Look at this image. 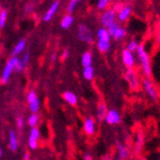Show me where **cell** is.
<instances>
[{
    "label": "cell",
    "mask_w": 160,
    "mask_h": 160,
    "mask_svg": "<svg viewBox=\"0 0 160 160\" xmlns=\"http://www.w3.org/2000/svg\"><path fill=\"white\" fill-rule=\"evenodd\" d=\"M105 121L110 126H115L119 125L120 121H121V115H120L119 111L115 109H109L108 110L107 115H106Z\"/></svg>",
    "instance_id": "obj_8"
},
{
    "label": "cell",
    "mask_w": 160,
    "mask_h": 160,
    "mask_svg": "<svg viewBox=\"0 0 160 160\" xmlns=\"http://www.w3.org/2000/svg\"><path fill=\"white\" fill-rule=\"evenodd\" d=\"M142 87H143V89H145L146 92H147V95L149 96L151 99L157 100V98H158L157 90H156V88L153 87L152 82H151L148 78H146V79L142 80Z\"/></svg>",
    "instance_id": "obj_10"
},
{
    "label": "cell",
    "mask_w": 160,
    "mask_h": 160,
    "mask_svg": "<svg viewBox=\"0 0 160 160\" xmlns=\"http://www.w3.org/2000/svg\"><path fill=\"white\" fill-rule=\"evenodd\" d=\"M29 59H30V55H29V52H26L25 55H23V57H22V59H20V61L25 65V67L27 66V63L29 62Z\"/></svg>",
    "instance_id": "obj_31"
},
{
    "label": "cell",
    "mask_w": 160,
    "mask_h": 160,
    "mask_svg": "<svg viewBox=\"0 0 160 160\" xmlns=\"http://www.w3.org/2000/svg\"><path fill=\"white\" fill-rule=\"evenodd\" d=\"M138 56V59H139L140 66H141V70H142L143 75L146 76L147 78H149L151 76V61H150V57L149 53L147 52V50L145 48V45L142 43H139L137 50H136Z\"/></svg>",
    "instance_id": "obj_1"
},
{
    "label": "cell",
    "mask_w": 160,
    "mask_h": 160,
    "mask_svg": "<svg viewBox=\"0 0 160 160\" xmlns=\"http://www.w3.org/2000/svg\"><path fill=\"white\" fill-rule=\"evenodd\" d=\"M125 80L127 81L131 90H137L139 88V78H138L137 72L133 69H127L125 73Z\"/></svg>",
    "instance_id": "obj_6"
},
{
    "label": "cell",
    "mask_w": 160,
    "mask_h": 160,
    "mask_svg": "<svg viewBox=\"0 0 160 160\" xmlns=\"http://www.w3.org/2000/svg\"><path fill=\"white\" fill-rule=\"evenodd\" d=\"M68 56H69V51H68V50H65V51H63V53H62V59H67L68 58Z\"/></svg>",
    "instance_id": "obj_35"
},
{
    "label": "cell",
    "mask_w": 160,
    "mask_h": 160,
    "mask_svg": "<svg viewBox=\"0 0 160 160\" xmlns=\"http://www.w3.org/2000/svg\"><path fill=\"white\" fill-rule=\"evenodd\" d=\"M116 160H121V159H119V158H118V159H116Z\"/></svg>",
    "instance_id": "obj_42"
},
{
    "label": "cell",
    "mask_w": 160,
    "mask_h": 160,
    "mask_svg": "<svg viewBox=\"0 0 160 160\" xmlns=\"http://www.w3.org/2000/svg\"><path fill=\"white\" fill-rule=\"evenodd\" d=\"M138 46H139V43H138V41L136 39H132L130 40V41H128L127 43V47H126V49L128 50V51H130V52H135L136 50H137Z\"/></svg>",
    "instance_id": "obj_24"
},
{
    "label": "cell",
    "mask_w": 160,
    "mask_h": 160,
    "mask_svg": "<svg viewBox=\"0 0 160 160\" xmlns=\"http://www.w3.org/2000/svg\"><path fill=\"white\" fill-rule=\"evenodd\" d=\"M110 5V0H98L97 1V8L99 10H103L105 11Z\"/></svg>",
    "instance_id": "obj_26"
},
{
    "label": "cell",
    "mask_w": 160,
    "mask_h": 160,
    "mask_svg": "<svg viewBox=\"0 0 160 160\" xmlns=\"http://www.w3.org/2000/svg\"><path fill=\"white\" fill-rule=\"evenodd\" d=\"M7 17H8V13L6 10H2L1 12H0V28H3L6 25V21H7Z\"/></svg>",
    "instance_id": "obj_27"
},
{
    "label": "cell",
    "mask_w": 160,
    "mask_h": 160,
    "mask_svg": "<svg viewBox=\"0 0 160 160\" xmlns=\"http://www.w3.org/2000/svg\"><path fill=\"white\" fill-rule=\"evenodd\" d=\"M103 160H111V159H110L108 156H105V157H103Z\"/></svg>",
    "instance_id": "obj_36"
},
{
    "label": "cell",
    "mask_w": 160,
    "mask_h": 160,
    "mask_svg": "<svg viewBox=\"0 0 160 160\" xmlns=\"http://www.w3.org/2000/svg\"><path fill=\"white\" fill-rule=\"evenodd\" d=\"M121 59H122V63L127 69H132L133 66L136 63V57L132 52L128 51L127 49H123L121 52Z\"/></svg>",
    "instance_id": "obj_7"
},
{
    "label": "cell",
    "mask_w": 160,
    "mask_h": 160,
    "mask_svg": "<svg viewBox=\"0 0 160 160\" xmlns=\"http://www.w3.org/2000/svg\"><path fill=\"white\" fill-rule=\"evenodd\" d=\"M39 107H40V101H39V99H38V98L33 100L32 102L29 103V110L33 113V115H36V113L38 112Z\"/></svg>",
    "instance_id": "obj_25"
},
{
    "label": "cell",
    "mask_w": 160,
    "mask_h": 160,
    "mask_svg": "<svg viewBox=\"0 0 160 160\" xmlns=\"http://www.w3.org/2000/svg\"><path fill=\"white\" fill-rule=\"evenodd\" d=\"M77 37L80 41H82L85 43H88V45H91L93 42V35L92 31L88 27L87 25H79L78 27V31H77Z\"/></svg>",
    "instance_id": "obj_3"
},
{
    "label": "cell",
    "mask_w": 160,
    "mask_h": 160,
    "mask_svg": "<svg viewBox=\"0 0 160 160\" xmlns=\"http://www.w3.org/2000/svg\"><path fill=\"white\" fill-rule=\"evenodd\" d=\"M107 30L108 32H109L110 37L112 38L113 40H116V41H120V40H122L127 36V30L123 27H120L118 25V22H116L115 25H112L110 28H108Z\"/></svg>",
    "instance_id": "obj_5"
},
{
    "label": "cell",
    "mask_w": 160,
    "mask_h": 160,
    "mask_svg": "<svg viewBox=\"0 0 160 160\" xmlns=\"http://www.w3.org/2000/svg\"><path fill=\"white\" fill-rule=\"evenodd\" d=\"M25 48H26V40L25 39L19 40L12 50V57H17L19 53H21L23 50H25Z\"/></svg>",
    "instance_id": "obj_19"
},
{
    "label": "cell",
    "mask_w": 160,
    "mask_h": 160,
    "mask_svg": "<svg viewBox=\"0 0 160 160\" xmlns=\"http://www.w3.org/2000/svg\"><path fill=\"white\" fill-rule=\"evenodd\" d=\"M157 27H158V30H159V31H160V21H159V22H158V26H157Z\"/></svg>",
    "instance_id": "obj_37"
},
{
    "label": "cell",
    "mask_w": 160,
    "mask_h": 160,
    "mask_svg": "<svg viewBox=\"0 0 160 160\" xmlns=\"http://www.w3.org/2000/svg\"><path fill=\"white\" fill-rule=\"evenodd\" d=\"M107 112H108V108H107V106H106V103H103V102L98 103L96 115H97V119L99 120V121H103V120H105Z\"/></svg>",
    "instance_id": "obj_14"
},
{
    "label": "cell",
    "mask_w": 160,
    "mask_h": 160,
    "mask_svg": "<svg viewBox=\"0 0 160 160\" xmlns=\"http://www.w3.org/2000/svg\"><path fill=\"white\" fill-rule=\"evenodd\" d=\"M37 95H36V92L33 91V90H31V91H29L28 92V95H27V101H28V103H30V102H32L33 100L35 99H37Z\"/></svg>",
    "instance_id": "obj_29"
},
{
    "label": "cell",
    "mask_w": 160,
    "mask_h": 160,
    "mask_svg": "<svg viewBox=\"0 0 160 160\" xmlns=\"http://www.w3.org/2000/svg\"><path fill=\"white\" fill-rule=\"evenodd\" d=\"M59 6H60V1H59V0H56L55 2H53L52 5L48 8V10L46 11L45 15H43V17H42L43 21H46V22H47V21H50V20L52 19V17L55 16V13L57 12V10H58V8H59Z\"/></svg>",
    "instance_id": "obj_12"
},
{
    "label": "cell",
    "mask_w": 160,
    "mask_h": 160,
    "mask_svg": "<svg viewBox=\"0 0 160 160\" xmlns=\"http://www.w3.org/2000/svg\"><path fill=\"white\" fill-rule=\"evenodd\" d=\"M18 61H19V59H18L17 57H11L8 60L5 68H3V70H2V73H1V82L6 83L8 80H9L10 76H11L12 71L15 70L16 66H17Z\"/></svg>",
    "instance_id": "obj_4"
},
{
    "label": "cell",
    "mask_w": 160,
    "mask_h": 160,
    "mask_svg": "<svg viewBox=\"0 0 160 160\" xmlns=\"http://www.w3.org/2000/svg\"><path fill=\"white\" fill-rule=\"evenodd\" d=\"M92 53L91 51H86V52L82 53L81 56V65H82L83 68L86 67H90V66H92Z\"/></svg>",
    "instance_id": "obj_17"
},
{
    "label": "cell",
    "mask_w": 160,
    "mask_h": 160,
    "mask_svg": "<svg viewBox=\"0 0 160 160\" xmlns=\"http://www.w3.org/2000/svg\"><path fill=\"white\" fill-rule=\"evenodd\" d=\"M73 21H75V19H73V17L71 15H66L65 17L61 19V28L62 29H68V28L71 27V25L73 23Z\"/></svg>",
    "instance_id": "obj_22"
},
{
    "label": "cell",
    "mask_w": 160,
    "mask_h": 160,
    "mask_svg": "<svg viewBox=\"0 0 160 160\" xmlns=\"http://www.w3.org/2000/svg\"><path fill=\"white\" fill-rule=\"evenodd\" d=\"M1 156H2V150L0 149V157H1Z\"/></svg>",
    "instance_id": "obj_39"
},
{
    "label": "cell",
    "mask_w": 160,
    "mask_h": 160,
    "mask_svg": "<svg viewBox=\"0 0 160 160\" xmlns=\"http://www.w3.org/2000/svg\"><path fill=\"white\" fill-rule=\"evenodd\" d=\"M132 13V7L130 5H123V7L117 12V19L119 22H126Z\"/></svg>",
    "instance_id": "obj_9"
},
{
    "label": "cell",
    "mask_w": 160,
    "mask_h": 160,
    "mask_svg": "<svg viewBox=\"0 0 160 160\" xmlns=\"http://www.w3.org/2000/svg\"><path fill=\"white\" fill-rule=\"evenodd\" d=\"M62 98L69 103L70 106H76L78 103V98L77 96L75 95L71 91H66V92L62 93Z\"/></svg>",
    "instance_id": "obj_18"
},
{
    "label": "cell",
    "mask_w": 160,
    "mask_h": 160,
    "mask_svg": "<svg viewBox=\"0 0 160 160\" xmlns=\"http://www.w3.org/2000/svg\"><path fill=\"white\" fill-rule=\"evenodd\" d=\"M83 131L87 136H92L96 132V121L92 117H88L83 121Z\"/></svg>",
    "instance_id": "obj_11"
},
{
    "label": "cell",
    "mask_w": 160,
    "mask_h": 160,
    "mask_svg": "<svg viewBox=\"0 0 160 160\" xmlns=\"http://www.w3.org/2000/svg\"><path fill=\"white\" fill-rule=\"evenodd\" d=\"M117 152H118V157L121 160H126L129 158V150L126 147L123 143L121 142H117Z\"/></svg>",
    "instance_id": "obj_15"
},
{
    "label": "cell",
    "mask_w": 160,
    "mask_h": 160,
    "mask_svg": "<svg viewBox=\"0 0 160 160\" xmlns=\"http://www.w3.org/2000/svg\"><path fill=\"white\" fill-rule=\"evenodd\" d=\"M82 76L86 80L90 81V80H92L93 77H95V69H93L92 66H90V67H86L83 68V71H82Z\"/></svg>",
    "instance_id": "obj_23"
},
{
    "label": "cell",
    "mask_w": 160,
    "mask_h": 160,
    "mask_svg": "<svg viewBox=\"0 0 160 160\" xmlns=\"http://www.w3.org/2000/svg\"><path fill=\"white\" fill-rule=\"evenodd\" d=\"M97 49L101 53H108L110 51V49H111V43L107 42V41H100V40H98Z\"/></svg>",
    "instance_id": "obj_21"
},
{
    "label": "cell",
    "mask_w": 160,
    "mask_h": 160,
    "mask_svg": "<svg viewBox=\"0 0 160 160\" xmlns=\"http://www.w3.org/2000/svg\"><path fill=\"white\" fill-rule=\"evenodd\" d=\"M38 139H39V129L32 128L29 135V147L31 149H36L38 147Z\"/></svg>",
    "instance_id": "obj_13"
},
{
    "label": "cell",
    "mask_w": 160,
    "mask_h": 160,
    "mask_svg": "<svg viewBox=\"0 0 160 160\" xmlns=\"http://www.w3.org/2000/svg\"><path fill=\"white\" fill-rule=\"evenodd\" d=\"M72 1H75V2L77 3V2H79V1H81V0H72Z\"/></svg>",
    "instance_id": "obj_38"
},
{
    "label": "cell",
    "mask_w": 160,
    "mask_h": 160,
    "mask_svg": "<svg viewBox=\"0 0 160 160\" xmlns=\"http://www.w3.org/2000/svg\"><path fill=\"white\" fill-rule=\"evenodd\" d=\"M17 127L19 130H21L23 128V118L22 117H18L17 118Z\"/></svg>",
    "instance_id": "obj_32"
},
{
    "label": "cell",
    "mask_w": 160,
    "mask_h": 160,
    "mask_svg": "<svg viewBox=\"0 0 160 160\" xmlns=\"http://www.w3.org/2000/svg\"><path fill=\"white\" fill-rule=\"evenodd\" d=\"M100 22H101L102 27H105L106 29L110 28L111 26L117 22V12L112 8L106 9L102 12V15L100 16Z\"/></svg>",
    "instance_id": "obj_2"
},
{
    "label": "cell",
    "mask_w": 160,
    "mask_h": 160,
    "mask_svg": "<svg viewBox=\"0 0 160 160\" xmlns=\"http://www.w3.org/2000/svg\"><path fill=\"white\" fill-rule=\"evenodd\" d=\"M38 122V116L37 115H31L29 118H28V125L30 126V127L35 128V126L37 125Z\"/></svg>",
    "instance_id": "obj_28"
},
{
    "label": "cell",
    "mask_w": 160,
    "mask_h": 160,
    "mask_svg": "<svg viewBox=\"0 0 160 160\" xmlns=\"http://www.w3.org/2000/svg\"><path fill=\"white\" fill-rule=\"evenodd\" d=\"M76 6H77V3L75 1H72V0H70V2L68 3V7H67V11L69 12V15L73 12V10L76 9Z\"/></svg>",
    "instance_id": "obj_30"
},
{
    "label": "cell",
    "mask_w": 160,
    "mask_h": 160,
    "mask_svg": "<svg viewBox=\"0 0 160 160\" xmlns=\"http://www.w3.org/2000/svg\"><path fill=\"white\" fill-rule=\"evenodd\" d=\"M97 38H98V40H100V41H107V42H110V40H111V37H110L108 30L106 29L105 27L98 28Z\"/></svg>",
    "instance_id": "obj_16"
},
{
    "label": "cell",
    "mask_w": 160,
    "mask_h": 160,
    "mask_svg": "<svg viewBox=\"0 0 160 160\" xmlns=\"http://www.w3.org/2000/svg\"><path fill=\"white\" fill-rule=\"evenodd\" d=\"M1 11H2V8H1V5H0V12H1Z\"/></svg>",
    "instance_id": "obj_41"
},
{
    "label": "cell",
    "mask_w": 160,
    "mask_h": 160,
    "mask_svg": "<svg viewBox=\"0 0 160 160\" xmlns=\"http://www.w3.org/2000/svg\"><path fill=\"white\" fill-rule=\"evenodd\" d=\"M123 7V3H121V2H118V3H116L115 6H113L112 7V9L115 10L116 12H118V11H119L120 9H121V8Z\"/></svg>",
    "instance_id": "obj_33"
},
{
    "label": "cell",
    "mask_w": 160,
    "mask_h": 160,
    "mask_svg": "<svg viewBox=\"0 0 160 160\" xmlns=\"http://www.w3.org/2000/svg\"><path fill=\"white\" fill-rule=\"evenodd\" d=\"M83 160H93L92 156L90 155V153H86V155H83Z\"/></svg>",
    "instance_id": "obj_34"
},
{
    "label": "cell",
    "mask_w": 160,
    "mask_h": 160,
    "mask_svg": "<svg viewBox=\"0 0 160 160\" xmlns=\"http://www.w3.org/2000/svg\"><path fill=\"white\" fill-rule=\"evenodd\" d=\"M9 148L12 151H16L18 148V139L17 136H16V132L13 130H11L9 132Z\"/></svg>",
    "instance_id": "obj_20"
},
{
    "label": "cell",
    "mask_w": 160,
    "mask_h": 160,
    "mask_svg": "<svg viewBox=\"0 0 160 160\" xmlns=\"http://www.w3.org/2000/svg\"><path fill=\"white\" fill-rule=\"evenodd\" d=\"M139 160H147V159H146V158H140Z\"/></svg>",
    "instance_id": "obj_40"
}]
</instances>
